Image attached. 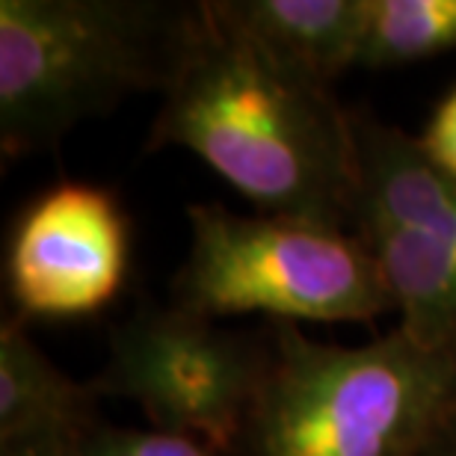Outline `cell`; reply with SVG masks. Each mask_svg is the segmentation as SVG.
Here are the masks:
<instances>
[{
  "instance_id": "cell-1",
  "label": "cell",
  "mask_w": 456,
  "mask_h": 456,
  "mask_svg": "<svg viewBox=\"0 0 456 456\" xmlns=\"http://www.w3.org/2000/svg\"><path fill=\"white\" fill-rule=\"evenodd\" d=\"M184 149L258 214L353 232L359 214L353 110L264 48L228 9L193 4L145 151Z\"/></svg>"
},
{
  "instance_id": "cell-2",
  "label": "cell",
  "mask_w": 456,
  "mask_h": 456,
  "mask_svg": "<svg viewBox=\"0 0 456 456\" xmlns=\"http://www.w3.org/2000/svg\"><path fill=\"white\" fill-rule=\"evenodd\" d=\"M267 364L237 456H415L456 400V346L400 330L344 346L267 323Z\"/></svg>"
},
{
  "instance_id": "cell-3",
  "label": "cell",
  "mask_w": 456,
  "mask_h": 456,
  "mask_svg": "<svg viewBox=\"0 0 456 456\" xmlns=\"http://www.w3.org/2000/svg\"><path fill=\"white\" fill-rule=\"evenodd\" d=\"M193 4L0 0V151H57L131 95L167 93Z\"/></svg>"
},
{
  "instance_id": "cell-4",
  "label": "cell",
  "mask_w": 456,
  "mask_h": 456,
  "mask_svg": "<svg viewBox=\"0 0 456 456\" xmlns=\"http://www.w3.org/2000/svg\"><path fill=\"white\" fill-rule=\"evenodd\" d=\"M190 249L169 303L223 321L264 314L270 323H364L388 312L379 267L355 232L225 205H187Z\"/></svg>"
},
{
  "instance_id": "cell-5",
  "label": "cell",
  "mask_w": 456,
  "mask_h": 456,
  "mask_svg": "<svg viewBox=\"0 0 456 456\" xmlns=\"http://www.w3.org/2000/svg\"><path fill=\"white\" fill-rule=\"evenodd\" d=\"M267 364V335L234 332L172 303L142 299L110 330L95 397L134 403L154 430L237 456Z\"/></svg>"
},
{
  "instance_id": "cell-6",
  "label": "cell",
  "mask_w": 456,
  "mask_h": 456,
  "mask_svg": "<svg viewBox=\"0 0 456 456\" xmlns=\"http://www.w3.org/2000/svg\"><path fill=\"white\" fill-rule=\"evenodd\" d=\"M131 223L107 187L60 181L33 196L9 225L4 279L18 317H86L122 290Z\"/></svg>"
},
{
  "instance_id": "cell-7",
  "label": "cell",
  "mask_w": 456,
  "mask_h": 456,
  "mask_svg": "<svg viewBox=\"0 0 456 456\" xmlns=\"http://www.w3.org/2000/svg\"><path fill=\"white\" fill-rule=\"evenodd\" d=\"M359 214L415 228L456 258V178L427 158L418 136L353 110ZM355 228V225H353Z\"/></svg>"
},
{
  "instance_id": "cell-8",
  "label": "cell",
  "mask_w": 456,
  "mask_h": 456,
  "mask_svg": "<svg viewBox=\"0 0 456 456\" xmlns=\"http://www.w3.org/2000/svg\"><path fill=\"white\" fill-rule=\"evenodd\" d=\"M373 255L400 330L427 350L456 346V258L415 228L362 216L353 228Z\"/></svg>"
},
{
  "instance_id": "cell-9",
  "label": "cell",
  "mask_w": 456,
  "mask_h": 456,
  "mask_svg": "<svg viewBox=\"0 0 456 456\" xmlns=\"http://www.w3.org/2000/svg\"><path fill=\"white\" fill-rule=\"evenodd\" d=\"M228 9L273 57L330 89L359 62L368 0H228Z\"/></svg>"
},
{
  "instance_id": "cell-10",
  "label": "cell",
  "mask_w": 456,
  "mask_h": 456,
  "mask_svg": "<svg viewBox=\"0 0 456 456\" xmlns=\"http://www.w3.org/2000/svg\"><path fill=\"white\" fill-rule=\"evenodd\" d=\"M89 382H75L33 341L24 317L0 323V444L75 430L98 415Z\"/></svg>"
},
{
  "instance_id": "cell-11",
  "label": "cell",
  "mask_w": 456,
  "mask_h": 456,
  "mask_svg": "<svg viewBox=\"0 0 456 456\" xmlns=\"http://www.w3.org/2000/svg\"><path fill=\"white\" fill-rule=\"evenodd\" d=\"M456 51V0H368L362 69H400Z\"/></svg>"
},
{
  "instance_id": "cell-12",
  "label": "cell",
  "mask_w": 456,
  "mask_h": 456,
  "mask_svg": "<svg viewBox=\"0 0 456 456\" xmlns=\"http://www.w3.org/2000/svg\"><path fill=\"white\" fill-rule=\"evenodd\" d=\"M77 442L84 456H223L190 436L163 433L154 427H118L102 415H93L80 427Z\"/></svg>"
},
{
  "instance_id": "cell-13",
  "label": "cell",
  "mask_w": 456,
  "mask_h": 456,
  "mask_svg": "<svg viewBox=\"0 0 456 456\" xmlns=\"http://www.w3.org/2000/svg\"><path fill=\"white\" fill-rule=\"evenodd\" d=\"M418 142L436 167L456 178V86L436 104L424 131L418 134Z\"/></svg>"
},
{
  "instance_id": "cell-14",
  "label": "cell",
  "mask_w": 456,
  "mask_h": 456,
  "mask_svg": "<svg viewBox=\"0 0 456 456\" xmlns=\"http://www.w3.org/2000/svg\"><path fill=\"white\" fill-rule=\"evenodd\" d=\"M80 427L75 430H53L42 436H27L0 444V456H84L80 453Z\"/></svg>"
},
{
  "instance_id": "cell-15",
  "label": "cell",
  "mask_w": 456,
  "mask_h": 456,
  "mask_svg": "<svg viewBox=\"0 0 456 456\" xmlns=\"http://www.w3.org/2000/svg\"><path fill=\"white\" fill-rule=\"evenodd\" d=\"M415 456H456V400L444 409L439 424L433 427V433L427 436Z\"/></svg>"
}]
</instances>
